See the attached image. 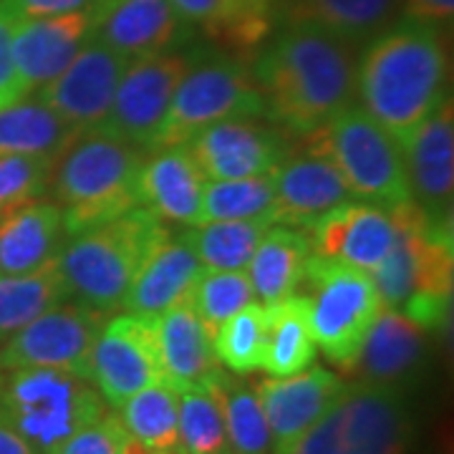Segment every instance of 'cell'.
<instances>
[{"instance_id":"obj_1","label":"cell","mask_w":454,"mask_h":454,"mask_svg":"<svg viewBox=\"0 0 454 454\" xmlns=\"http://www.w3.org/2000/svg\"><path fill=\"white\" fill-rule=\"evenodd\" d=\"M250 74L265 116L303 137L321 129L356 98L351 46L310 23H288L260 51Z\"/></svg>"},{"instance_id":"obj_2","label":"cell","mask_w":454,"mask_h":454,"mask_svg":"<svg viewBox=\"0 0 454 454\" xmlns=\"http://www.w3.org/2000/svg\"><path fill=\"white\" fill-rule=\"evenodd\" d=\"M442 28L399 18L366 46L356 66L361 109L402 145L450 98Z\"/></svg>"},{"instance_id":"obj_3","label":"cell","mask_w":454,"mask_h":454,"mask_svg":"<svg viewBox=\"0 0 454 454\" xmlns=\"http://www.w3.org/2000/svg\"><path fill=\"white\" fill-rule=\"evenodd\" d=\"M396 238L372 273L384 309L402 310L424 333L442 331L452 306V230L429 225L414 202L394 207Z\"/></svg>"},{"instance_id":"obj_4","label":"cell","mask_w":454,"mask_h":454,"mask_svg":"<svg viewBox=\"0 0 454 454\" xmlns=\"http://www.w3.org/2000/svg\"><path fill=\"white\" fill-rule=\"evenodd\" d=\"M145 160V152L106 131H83L59 157L51 179L66 235H82L139 207Z\"/></svg>"},{"instance_id":"obj_5","label":"cell","mask_w":454,"mask_h":454,"mask_svg":"<svg viewBox=\"0 0 454 454\" xmlns=\"http://www.w3.org/2000/svg\"><path fill=\"white\" fill-rule=\"evenodd\" d=\"M169 238L162 217L145 205L106 225L68 238L59 262L71 298L101 316L124 306L146 258Z\"/></svg>"},{"instance_id":"obj_6","label":"cell","mask_w":454,"mask_h":454,"mask_svg":"<svg viewBox=\"0 0 454 454\" xmlns=\"http://www.w3.org/2000/svg\"><path fill=\"white\" fill-rule=\"evenodd\" d=\"M104 414L101 394L82 376L56 369H16L0 376V417L35 454H56Z\"/></svg>"},{"instance_id":"obj_7","label":"cell","mask_w":454,"mask_h":454,"mask_svg":"<svg viewBox=\"0 0 454 454\" xmlns=\"http://www.w3.org/2000/svg\"><path fill=\"white\" fill-rule=\"evenodd\" d=\"M306 146L309 154L324 157L339 169L358 200L384 210L411 202L402 146L356 104L306 134Z\"/></svg>"},{"instance_id":"obj_8","label":"cell","mask_w":454,"mask_h":454,"mask_svg":"<svg viewBox=\"0 0 454 454\" xmlns=\"http://www.w3.org/2000/svg\"><path fill=\"white\" fill-rule=\"evenodd\" d=\"M414 437L402 389L346 384L339 399L288 454H406Z\"/></svg>"},{"instance_id":"obj_9","label":"cell","mask_w":454,"mask_h":454,"mask_svg":"<svg viewBox=\"0 0 454 454\" xmlns=\"http://www.w3.org/2000/svg\"><path fill=\"white\" fill-rule=\"evenodd\" d=\"M309 324L316 348L343 372L356 369L361 346L384 303L369 273L310 255L306 268Z\"/></svg>"},{"instance_id":"obj_10","label":"cell","mask_w":454,"mask_h":454,"mask_svg":"<svg viewBox=\"0 0 454 454\" xmlns=\"http://www.w3.org/2000/svg\"><path fill=\"white\" fill-rule=\"evenodd\" d=\"M265 114L253 74L230 56L192 64L179 82L152 152L187 145L200 131L230 119H258Z\"/></svg>"},{"instance_id":"obj_11","label":"cell","mask_w":454,"mask_h":454,"mask_svg":"<svg viewBox=\"0 0 454 454\" xmlns=\"http://www.w3.org/2000/svg\"><path fill=\"white\" fill-rule=\"evenodd\" d=\"M192 64V53L172 49L129 61L101 131L137 146L139 152H152L172 97Z\"/></svg>"},{"instance_id":"obj_12","label":"cell","mask_w":454,"mask_h":454,"mask_svg":"<svg viewBox=\"0 0 454 454\" xmlns=\"http://www.w3.org/2000/svg\"><path fill=\"white\" fill-rule=\"evenodd\" d=\"M101 328V313L64 301L5 340L0 348V372L56 369L89 381L91 351Z\"/></svg>"},{"instance_id":"obj_13","label":"cell","mask_w":454,"mask_h":454,"mask_svg":"<svg viewBox=\"0 0 454 454\" xmlns=\"http://www.w3.org/2000/svg\"><path fill=\"white\" fill-rule=\"evenodd\" d=\"M89 381L106 404H124L137 391L162 384V358L154 321L121 313L101 328L89 366Z\"/></svg>"},{"instance_id":"obj_14","label":"cell","mask_w":454,"mask_h":454,"mask_svg":"<svg viewBox=\"0 0 454 454\" xmlns=\"http://www.w3.org/2000/svg\"><path fill=\"white\" fill-rule=\"evenodd\" d=\"M127 66L129 59L119 56L97 38H89L76 59L33 97L41 98L76 131H97L106 124L116 86Z\"/></svg>"},{"instance_id":"obj_15","label":"cell","mask_w":454,"mask_h":454,"mask_svg":"<svg viewBox=\"0 0 454 454\" xmlns=\"http://www.w3.org/2000/svg\"><path fill=\"white\" fill-rule=\"evenodd\" d=\"M411 202L429 225L452 230L454 202V116L447 98L419 129L402 142Z\"/></svg>"},{"instance_id":"obj_16","label":"cell","mask_w":454,"mask_h":454,"mask_svg":"<svg viewBox=\"0 0 454 454\" xmlns=\"http://www.w3.org/2000/svg\"><path fill=\"white\" fill-rule=\"evenodd\" d=\"M253 387L270 427L273 454H288L343 394L346 381L339 373L310 364L303 372L270 376Z\"/></svg>"},{"instance_id":"obj_17","label":"cell","mask_w":454,"mask_h":454,"mask_svg":"<svg viewBox=\"0 0 454 454\" xmlns=\"http://www.w3.org/2000/svg\"><path fill=\"white\" fill-rule=\"evenodd\" d=\"M207 179L265 177L286 160V142L276 129L255 119L212 124L187 142Z\"/></svg>"},{"instance_id":"obj_18","label":"cell","mask_w":454,"mask_h":454,"mask_svg":"<svg viewBox=\"0 0 454 454\" xmlns=\"http://www.w3.org/2000/svg\"><path fill=\"white\" fill-rule=\"evenodd\" d=\"M313 255L369 273L387 260L396 238L389 210L372 202H346L310 227Z\"/></svg>"},{"instance_id":"obj_19","label":"cell","mask_w":454,"mask_h":454,"mask_svg":"<svg viewBox=\"0 0 454 454\" xmlns=\"http://www.w3.org/2000/svg\"><path fill=\"white\" fill-rule=\"evenodd\" d=\"M91 38V11L49 18H13L11 51L18 82L31 97L53 82Z\"/></svg>"},{"instance_id":"obj_20","label":"cell","mask_w":454,"mask_h":454,"mask_svg":"<svg viewBox=\"0 0 454 454\" xmlns=\"http://www.w3.org/2000/svg\"><path fill=\"white\" fill-rule=\"evenodd\" d=\"M273 177V223L310 230L324 215L351 202V190L333 164L316 157H286L270 172Z\"/></svg>"},{"instance_id":"obj_21","label":"cell","mask_w":454,"mask_h":454,"mask_svg":"<svg viewBox=\"0 0 454 454\" xmlns=\"http://www.w3.org/2000/svg\"><path fill=\"white\" fill-rule=\"evenodd\" d=\"M91 38L124 59H142L177 43L184 23L169 0H94Z\"/></svg>"},{"instance_id":"obj_22","label":"cell","mask_w":454,"mask_h":454,"mask_svg":"<svg viewBox=\"0 0 454 454\" xmlns=\"http://www.w3.org/2000/svg\"><path fill=\"white\" fill-rule=\"evenodd\" d=\"M207 177L187 145L152 152L139 177V197L146 210L179 225H197Z\"/></svg>"},{"instance_id":"obj_23","label":"cell","mask_w":454,"mask_h":454,"mask_svg":"<svg viewBox=\"0 0 454 454\" xmlns=\"http://www.w3.org/2000/svg\"><path fill=\"white\" fill-rule=\"evenodd\" d=\"M66 227L56 202L33 200L13 210L0 212V276H26L64 250Z\"/></svg>"},{"instance_id":"obj_24","label":"cell","mask_w":454,"mask_h":454,"mask_svg":"<svg viewBox=\"0 0 454 454\" xmlns=\"http://www.w3.org/2000/svg\"><path fill=\"white\" fill-rule=\"evenodd\" d=\"M424 356L427 333L402 310L384 309L361 346L356 369L366 384L402 389L419 373Z\"/></svg>"},{"instance_id":"obj_25","label":"cell","mask_w":454,"mask_h":454,"mask_svg":"<svg viewBox=\"0 0 454 454\" xmlns=\"http://www.w3.org/2000/svg\"><path fill=\"white\" fill-rule=\"evenodd\" d=\"M205 265L197 260L190 245L182 238H167L142 265L124 298L121 309L131 316L157 318L164 310L175 309L182 301H190L200 273Z\"/></svg>"},{"instance_id":"obj_26","label":"cell","mask_w":454,"mask_h":454,"mask_svg":"<svg viewBox=\"0 0 454 454\" xmlns=\"http://www.w3.org/2000/svg\"><path fill=\"white\" fill-rule=\"evenodd\" d=\"M160 343L164 384L175 391L200 384L207 373L220 369L210 331L200 321L190 301L152 318Z\"/></svg>"},{"instance_id":"obj_27","label":"cell","mask_w":454,"mask_h":454,"mask_svg":"<svg viewBox=\"0 0 454 454\" xmlns=\"http://www.w3.org/2000/svg\"><path fill=\"white\" fill-rule=\"evenodd\" d=\"M310 255V240L303 230L270 227L245 268L260 303H273L301 291Z\"/></svg>"},{"instance_id":"obj_28","label":"cell","mask_w":454,"mask_h":454,"mask_svg":"<svg viewBox=\"0 0 454 454\" xmlns=\"http://www.w3.org/2000/svg\"><path fill=\"white\" fill-rule=\"evenodd\" d=\"M402 0H286L288 23H310L346 46L372 41L402 18Z\"/></svg>"},{"instance_id":"obj_29","label":"cell","mask_w":454,"mask_h":454,"mask_svg":"<svg viewBox=\"0 0 454 454\" xmlns=\"http://www.w3.org/2000/svg\"><path fill=\"white\" fill-rule=\"evenodd\" d=\"M262 310H265L262 372L268 376H291L309 369L316 358V340L309 324V298L295 293L273 303H262Z\"/></svg>"},{"instance_id":"obj_30","label":"cell","mask_w":454,"mask_h":454,"mask_svg":"<svg viewBox=\"0 0 454 454\" xmlns=\"http://www.w3.org/2000/svg\"><path fill=\"white\" fill-rule=\"evenodd\" d=\"M82 137L41 98H20L0 109V154H35L59 160Z\"/></svg>"},{"instance_id":"obj_31","label":"cell","mask_w":454,"mask_h":454,"mask_svg":"<svg viewBox=\"0 0 454 454\" xmlns=\"http://www.w3.org/2000/svg\"><path fill=\"white\" fill-rule=\"evenodd\" d=\"M184 26H202L215 41L235 51H253L268 38L273 11L247 0H169Z\"/></svg>"},{"instance_id":"obj_32","label":"cell","mask_w":454,"mask_h":454,"mask_svg":"<svg viewBox=\"0 0 454 454\" xmlns=\"http://www.w3.org/2000/svg\"><path fill=\"white\" fill-rule=\"evenodd\" d=\"M202 384H207L223 409L232 454H273L270 427L255 387L243 381L240 373H227L220 369L207 373Z\"/></svg>"},{"instance_id":"obj_33","label":"cell","mask_w":454,"mask_h":454,"mask_svg":"<svg viewBox=\"0 0 454 454\" xmlns=\"http://www.w3.org/2000/svg\"><path fill=\"white\" fill-rule=\"evenodd\" d=\"M68 298L59 260L26 276H0V343Z\"/></svg>"},{"instance_id":"obj_34","label":"cell","mask_w":454,"mask_h":454,"mask_svg":"<svg viewBox=\"0 0 454 454\" xmlns=\"http://www.w3.org/2000/svg\"><path fill=\"white\" fill-rule=\"evenodd\" d=\"M276 225L270 217L260 220H217L190 225L182 240L197 260L215 270H245L262 235Z\"/></svg>"},{"instance_id":"obj_35","label":"cell","mask_w":454,"mask_h":454,"mask_svg":"<svg viewBox=\"0 0 454 454\" xmlns=\"http://www.w3.org/2000/svg\"><path fill=\"white\" fill-rule=\"evenodd\" d=\"M119 419L131 439L157 454H179L177 391L154 384L137 391L119 406Z\"/></svg>"},{"instance_id":"obj_36","label":"cell","mask_w":454,"mask_h":454,"mask_svg":"<svg viewBox=\"0 0 454 454\" xmlns=\"http://www.w3.org/2000/svg\"><path fill=\"white\" fill-rule=\"evenodd\" d=\"M179 454H232L223 409L207 384L177 391Z\"/></svg>"},{"instance_id":"obj_37","label":"cell","mask_w":454,"mask_h":454,"mask_svg":"<svg viewBox=\"0 0 454 454\" xmlns=\"http://www.w3.org/2000/svg\"><path fill=\"white\" fill-rule=\"evenodd\" d=\"M273 220V177L207 179L200 223L217 220ZM197 223V225H200Z\"/></svg>"},{"instance_id":"obj_38","label":"cell","mask_w":454,"mask_h":454,"mask_svg":"<svg viewBox=\"0 0 454 454\" xmlns=\"http://www.w3.org/2000/svg\"><path fill=\"white\" fill-rule=\"evenodd\" d=\"M217 364L232 373H253L262 369L265 356V310L262 303H247L227 318L212 336Z\"/></svg>"},{"instance_id":"obj_39","label":"cell","mask_w":454,"mask_h":454,"mask_svg":"<svg viewBox=\"0 0 454 454\" xmlns=\"http://www.w3.org/2000/svg\"><path fill=\"white\" fill-rule=\"evenodd\" d=\"M255 301V293L250 286V278L245 270H215L205 268L195 283L192 291V309L200 316V321L215 336V331L232 318L238 310H243L247 303Z\"/></svg>"},{"instance_id":"obj_40","label":"cell","mask_w":454,"mask_h":454,"mask_svg":"<svg viewBox=\"0 0 454 454\" xmlns=\"http://www.w3.org/2000/svg\"><path fill=\"white\" fill-rule=\"evenodd\" d=\"M56 162L53 157L35 154H0V212L46 195Z\"/></svg>"},{"instance_id":"obj_41","label":"cell","mask_w":454,"mask_h":454,"mask_svg":"<svg viewBox=\"0 0 454 454\" xmlns=\"http://www.w3.org/2000/svg\"><path fill=\"white\" fill-rule=\"evenodd\" d=\"M129 439L119 414H104L79 429L56 454H127Z\"/></svg>"},{"instance_id":"obj_42","label":"cell","mask_w":454,"mask_h":454,"mask_svg":"<svg viewBox=\"0 0 454 454\" xmlns=\"http://www.w3.org/2000/svg\"><path fill=\"white\" fill-rule=\"evenodd\" d=\"M11 33H13V18L0 8V109L28 97L18 82L13 51H11Z\"/></svg>"},{"instance_id":"obj_43","label":"cell","mask_w":454,"mask_h":454,"mask_svg":"<svg viewBox=\"0 0 454 454\" xmlns=\"http://www.w3.org/2000/svg\"><path fill=\"white\" fill-rule=\"evenodd\" d=\"M94 0H0L11 18H49L89 11Z\"/></svg>"},{"instance_id":"obj_44","label":"cell","mask_w":454,"mask_h":454,"mask_svg":"<svg viewBox=\"0 0 454 454\" xmlns=\"http://www.w3.org/2000/svg\"><path fill=\"white\" fill-rule=\"evenodd\" d=\"M402 16L442 28L452 20L454 0H402Z\"/></svg>"},{"instance_id":"obj_45","label":"cell","mask_w":454,"mask_h":454,"mask_svg":"<svg viewBox=\"0 0 454 454\" xmlns=\"http://www.w3.org/2000/svg\"><path fill=\"white\" fill-rule=\"evenodd\" d=\"M0 454H35L26 439L0 417Z\"/></svg>"},{"instance_id":"obj_46","label":"cell","mask_w":454,"mask_h":454,"mask_svg":"<svg viewBox=\"0 0 454 454\" xmlns=\"http://www.w3.org/2000/svg\"><path fill=\"white\" fill-rule=\"evenodd\" d=\"M247 3H253V5H260V8H270V11H273V0H247Z\"/></svg>"},{"instance_id":"obj_47","label":"cell","mask_w":454,"mask_h":454,"mask_svg":"<svg viewBox=\"0 0 454 454\" xmlns=\"http://www.w3.org/2000/svg\"><path fill=\"white\" fill-rule=\"evenodd\" d=\"M91 5H94V3H91Z\"/></svg>"}]
</instances>
